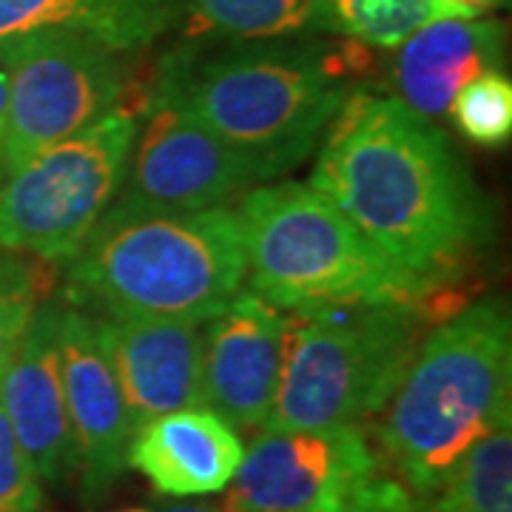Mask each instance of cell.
Here are the masks:
<instances>
[{
	"label": "cell",
	"instance_id": "obj_1",
	"mask_svg": "<svg viewBox=\"0 0 512 512\" xmlns=\"http://www.w3.org/2000/svg\"><path fill=\"white\" fill-rule=\"evenodd\" d=\"M308 183L382 254L436 285L493 239L490 205L453 143L399 97L350 92Z\"/></svg>",
	"mask_w": 512,
	"mask_h": 512
},
{
	"label": "cell",
	"instance_id": "obj_2",
	"mask_svg": "<svg viewBox=\"0 0 512 512\" xmlns=\"http://www.w3.org/2000/svg\"><path fill=\"white\" fill-rule=\"evenodd\" d=\"M350 52L279 40L180 46L157 63L143 97L177 106L285 174L308 160L350 94V72L362 69Z\"/></svg>",
	"mask_w": 512,
	"mask_h": 512
},
{
	"label": "cell",
	"instance_id": "obj_3",
	"mask_svg": "<svg viewBox=\"0 0 512 512\" xmlns=\"http://www.w3.org/2000/svg\"><path fill=\"white\" fill-rule=\"evenodd\" d=\"M245 276V228L228 205L109 208L69 259L66 302L111 319L205 325L242 291Z\"/></svg>",
	"mask_w": 512,
	"mask_h": 512
},
{
	"label": "cell",
	"instance_id": "obj_4",
	"mask_svg": "<svg viewBox=\"0 0 512 512\" xmlns=\"http://www.w3.org/2000/svg\"><path fill=\"white\" fill-rule=\"evenodd\" d=\"M512 419V322L504 299L467 305L421 339L382 407L384 467L421 498L436 490L501 421Z\"/></svg>",
	"mask_w": 512,
	"mask_h": 512
},
{
	"label": "cell",
	"instance_id": "obj_5",
	"mask_svg": "<svg viewBox=\"0 0 512 512\" xmlns=\"http://www.w3.org/2000/svg\"><path fill=\"white\" fill-rule=\"evenodd\" d=\"M239 220L251 293L279 311L424 305L439 288L382 254L311 183L256 185Z\"/></svg>",
	"mask_w": 512,
	"mask_h": 512
},
{
	"label": "cell",
	"instance_id": "obj_6",
	"mask_svg": "<svg viewBox=\"0 0 512 512\" xmlns=\"http://www.w3.org/2000/svg\"><path fill=\"white\" fill-rule=\"evenodd\" d=\"M424 305L291 311L276 402L262 430H325L379 416L421 345Z\"/></svg>",
	"mask_w": 512,
	"mask_h": 512
},
{
	"label": "cell",
	"instance_id": "obj_7",
	"mask_svg": "<svg viewBox=\"0 0 512 512\" xmlns=\"http://www.w3.org/2000/svg\"><path fill=\"white\" fill-rule=\"evenodd\" d=\"M140 120L114 106L0 180V248L69 262L126 183Z\"/></svg>",
	"mask_w": 512,
	"mask_h": 512
},
{
	"label": "cell",
	"instance_id": "obj_8",
	"mask_svg": "<svg viewBox=\"0 0 512 512\" xmlns=\"http://www.w3.org/2000/svg\"><path fill=\"white\" fill-rule=\"evenodd\" d=\"M9 77L3 177L111 111L126 92L123 52L86 26H49L0 43Z\"/></svg>",
	"mask_w": 512,
	"mask_h": 512
},
{
	"label": "cell",
	"instance_id": "obj_9",
	"mask_svg": "<svg viewBox=\"0 0 512 512\" xmlns=\"http://www.w3.org/2000/svg\"><path fill=\"white\" fill-rule=\"evenodd\" d=\"M416 495L384 467L359 424L262 430L228 484L222 512H413Z\"/></svg>",
	"mask_w": 512,
	"mask_h": 512
},
{
	"label": "cell",
	"instance_id": "obj_10",
	"mask_svg": "<svg viewBox=\"0 0 512 512\" xmlns=\"http://www.w3.org/2000/svg\"><path fill=\"white\" fill-rule=\"evenodd\" d=\"M117 211H202L279 177L274 165L228 146L177 106L143 97Z\"/></svg>",
	"mask_w": 512,
	"mask_h": 512
},
{
	"label": "cell",
	"instance_id": "obj_11",
	"mask_svg": "<svg viewBox=\"0 0 512 512\" xmlns=\"http://www.w3.org/2000/svg\"><path fill=\"white\" fill-rule=\"evenodd\" d=\"M57 356L77 450L80 490L86 504H97L126 473L134 427L114 367L94 336L92 313L63 302Z\"/></svg>",
	"mask_w": 512,
	"mask_h": 512
},
{
	"label": "cell",
	"instance_id": "obj_12",
	"mask_svg": "<svg viewBox=\"0 0 512 512\" xmlns=\"http://www.w3.org/2000/svg\"><path fill=\"white\" fill-rule=\"evenodd\" d=\"M288 313L239 291L202 336V402L234 430H262L285 362Z\"/></svg>",
	"mask_w": 512,
	"mask_h": 512
},
{
	"label": "cell",
	"instance_id": "obj_13",
	"mask_svg": "<svg viewBox=\"0 0 512 512\" xmlns=\"http://www.w3.org/2000/svg\"><path fill=\"white\" fill-rule=\"evenodd\" d=\"M63 302H40L29 328L0 376V407L43 484H63L77 473L72 424L60 382L57 328Z\"/></svg>",
	"mask_w": 512,
	"mask_h": 512
},
{
	"label": "cell",
	"instance_id": "obj_14",
	"mask_svg": "<svg viewBox=\"0 0 512 512\" xmlns=\"http://www.w3.org/2000/svg\"><path fill=\"white\" fill-rule=\"evenodd\" d=\"M94 336L114 367L131 427L202 402V333L160 319L94 316Z\"/></svg>",
	"mask_w": 512,
	"mask_h": 512
},
{
	"label": "cell",
	"instance_id": "obj_15",
	"mask_svg": "<svg viewBox=\"0 0 512 512\" xmlns=\"http://www.w3.org/2000/svg\"><path fill=\"white\" fill-rule=\"evenodd\" d=\"M245 456L237 430L208 407L174 410L146 421L128 444V467L160 495L194 498L225 490Z\"/></svg>",
	"mask_w": 512,
	"mask_h": 512
},
{
	"label": "cell",
	"instance_id": "obj_16",
	"mask_svg": "<svg viewBox=\"0 0 512 512\" xmlns=\"http://www.w3.org/2000/svg\"><path fill=\"white\" fill-rule=\"evenodd\" d=\"M504 63V26L498 20L441 18L424 23L393 60V86L407 109L433 120L447 114L456 94Z\"/></svg>",
	"mask_w": 512,
	"mask_h": 512
},
{
	"label": "cell",
	"instance_id": "obj_17",
	"mask_svg": "<svg viewBox=\"0 0 512 512\" xmlns=\"http://www.w3.org/2000/svg\"><path fill=\"white\" fill-rule=\"evenodd\" d=\"M174 23V0H0V43L49 26H86L134 52Z\"/></svg>",
	"mask_w": 512,
	"mask_h": 512
},
{
	"label": "cell",
	"instance_id": "obj_18",
	"mask_svg": "<svg viewBox=\"0 0 512 512\" xmlns=\"http://www.w3.org/2000/svg\"><path fill=\"white\" fill-rule=\"evenodd\" d=\"M188 35L222 40H282L330 32L325 0H174Z\"/></svg>",
	"mask_w": 512,
	"mask_h": 512
},
{
	"label": "cell",
	"instance_id": "obj_19",
	"mask_svg": "<svg viewBox=\"0 0 512 512\" xmlns=\"http://www.w3.org/2000/svg\"><path fill=\"white\" fill-rule=\"evenodd\" d=\"M413 512H512V419L467 453Z\"/></svg>",
	"mask_w": 512,
	"mask_h": 512
},
{
	"label": "cell",
	"instance_id": "obj_20",
	"mask_svg": "<svg viewBox=\"0 0 512 512\" xmlns=\"http://www.w3.org/2000/svg\"><path fill=\"white\" fill-rule=\"evenodd\" d=\"M325 12L330 32L376 49H396L424 23L444 18L436 0H325Z\"/></svg>",
	"mask_w": 512,
	"mask_h": 512
},
{
	"label": "cell",
	"instance_id": "obj_21",
	"mask_svg": "<svg viewBox=\"0 0 512 512\" xmlns=\"http://www.w3.org/2000/svg\"><path fill=\"white\" fill-rule=\"evenodd\" d=\"M447 111L473 143L504 146L512 134V83L501 72L481 74L456 94Z\"/></svg>",
	"mask_w": 512,
	"mask_h": 512
},
{
	"label": "cell",
	"instance_id": "obj_22",
	"mask_svg": "<svg viewBox=\"0 0 512 512\" xmlns=\"http://www.w3.org/2000/svg\"><path fill=\"white\" fill-rule=\"evenodd\" d=\"M40 276L32 262L0 248V376L40 305Z\"/></svg>",
	"mask_w": 512,
	"mask_h": 512
},
{
	"label": "cell",
	"instance_id": "obj_23",
	"mask_svg": "<svg viewBox=\"0 0 512 512\" xmlns=\"http://www.w3.org/2000/svg\"><path fill=\"white\" fill-rule=\"evenodd\" d=\"M0 512H43V481L0 407Z\"/></svg>",
	"mask_w": 512,
	"mask_h": 512
},
{
	"label": "cell",
	"instance_id": "obj_24",
	"mask_svg": "<svg viewBox=\"0 0 512 512\" xmlns=\"http://www.w3.org/2000/svg\"><path fill=\"white\" fill-rule=\"evenodd\" d=\"M436 3H439L441 12H444V18L470 20L484 15V12H490V9H495L504 0H436Z\"/></svg>",
	"mask_w": 512,
	"mask_h": 512
},
{
	"label": "cell",
	"instance_id": "obj_25",
	"mask_svg": "<svg viewBox=\"0 0 512 512\" xmlns=\"http://www.w3.org/2000/svg\"><path fill=\"white\" fill-rule=\"evenodd\" d=\"M6 100H9V77H6V69L0 66V137H3V126H6Z\"/></svg>",
	"mask_w": 512,
	"mask_h": 512
},
{
	"label": "cell",
	"instance_id": "obj_26",
	"mask_svg": "<svg viewBox=\"0 0 512 512\" xmlns=\"http://www.w3.org/2000/svg\"><path fill=\"white\" fill-rule=\"evenodd\" d=\"M163 512H222L220 507H211V504H177V507H168Z\"/></svg>",
	"mask_w": 512,
	"mask_h": 512
},
{
	"label": "cell",
	"instance_id": "obj_27",
	"mask_svg": "<svg viewBox=\"0 0 512 512\" xmlns=\"http://www.w3.org/2000/svg\"><path fill=\"white\" fill-rule=\"evenodd\" d=\"M120 512H148V510H120Z\"/></svg>",
	"mask_w": 512,
	"mask_h": 512
},
{
	"label": "cell",
	"instance_id": "obj_28",
	"mask_svg": "<svg viewBox=\"0 0 512 512\" xmlns=\"http://www.w3.org/2000/svg\"><path fill=\"white\" fill-rule=\"evenodd\" d=\"M0 180H3V168H0Z\"/></svg>",
	"mask_w": 512,
	"mask_h": 512
}]
</instances>
